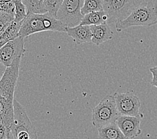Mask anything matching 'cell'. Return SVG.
<instances>
[{
  "label": "cell",
  "mask_w": 157,
  "mask_h": 139,
  "mask_svg": "<svg viewBox=\"0 0 157 139\" xmlns=\"http://www.w3.org/2000/svg\"><path fill=\"white\" fill-rule=\"evenodd\" d=\"M23 56L17 57L6 67L0 81V122L9 131L12 130L14 120V92L19 78L20 67Z\"/></svg>",
  "instance_id": "cell-1"
},
{
  "label": "cell",
  "mask_w": 157,
  "mask_h": 139,
  "mask_svg": "<svg viewBox=\"0 0 157 139\" xmlns=\"http://www.w3.org/2000/svg\"><path fill=\"white\" fill-rule=\"evenodd\" d=\"M46 31L66 32V27L56 17L49 12L28 14L22 23L19 36L25 39L34 33Z\"/></svg>",
  "instance_id": "cell-2"
},
{
  "label": "cell",
  "mask_w": 157,
  "mask_h": 139,
  "mask_svg": "<svg viewBox=\"0 0 157 139\" xmlns=\"http://www.w3.org/2000/svg\"><path fill=\"white\" fill-rule=\"evenodd\" d=\"M157 24V3L154 0H143L125 20L115 23L118 32L130 27H151Z\"/></svg>",
  "instance_id": "cell-3"
},
{
  "label": "cell",
  "mask_w": 157,
  "mask_h": 139,
  "mask_svg": "<svg viewBox=\"0 0 157 139\" xmlns=\"http://www.w3.org/2000/svg\"><path fill=\"white\" fill-rule=\"evenodd\" d=\"M121 116L117 109L114 95H106L92 109V123L99 129L112 123H116Z\"/></svg>",
  "instance_id": "cell-4"
},
{
  "label": "cell",
  "mask_w": 157,
  "mask_h": 139,
  "mask_svg": "<svg viewBox=\"0 0 157 139\" xmlns=\"http://www.w3.org/2000/svg\"><path fill=\"white\" fill-rule=\"evenodd\" d=\"M14 139H38L36 128L24 106L14 100V120L12 129Z\"/></svg>",
  "instance_id": "cell-5"
},
{
  "label": "cell",
  "mask_w": 157,
  "mask_h": 139,
  "mask_svg": "<svg viewBox=\"0 0 157 139\" xmlns=\"http://www.w3.org/2000/svg\"><path fill=\"white\" fill-rule=\"evenodd\" d=\"M143 0H104V10L109 16L108 24L124 20Z\"/></svg>",
  "instance_id": "cell-6"
},
{
  "label": "cell",
  "mask_w": 157,
  "mask_h": 139,
  "mask_svg": "<svg viewBox=\"0 0 157 139\" xmlns=\"http://www.w3.org/2000/svg\"><path fill=\"white\" fill-rule=\"evenodd\" d=\"M84 0H63L57 14V18L66 27H75L80 25L84 15L82 8Z\"/></svg>",
  "instance_id": "cell-7"
},
{
  "label": "cell",
  "mask_w": 157,
  "mask_h": 139,
  "mask_svg": "<svg viewBox=\"0 0 157 139\" xmlns=\"http://www.w3.org/2000/svg\"><path fill=\"white\" fill-rule=\"evenodd\" d=\"M114 96L120 114L137 116L143 118V115L140 112V100L132 91L125 93L115 92Z\"/></svg>",
  "instance_id": "cell-8"
},
{
  "label": "cell",
  "mask_w": 157,
  "mask_h": 139,
  "mask_svg": "<svg viewBox=\"0 0 157 139\" xmlns=\"http://www.w3.org/2000/svg\"><path fill=\"white\" fill-rule=\"evenodd\" d=\"M24 38L19 36L6 43L0 49V61L5 67H9L19 56H24Z\"/></svg>",
  "instance_id": "cell-9"
},
{
  "label": "cell",
  "mask_w": 157,
  "mask_h": 139,
  "mask_svg": "<svg viewBox=\"0 0 157 139\" xmlns=\"http://www.w3.org/2000/svg\"><path fill=\"white\" fill-rule=\"evenodd\" d=\"M141 118L137 116L121 115L117 121V125L128 139L136 138L140 135Z\"/></svg>",
  "instance_id": "cell-10"
},
{
  "label": "cell",
  "mask_w": 157,
  "mask_h": 139,
  "mask_svg": "<svg viewBox=\"0 0 157 139\" xmlns=\"http://www.w3.org/2000/svg\"><path fill=\"white\" fill-rule=\"evenodd\" d=\"M76 44L92 42V33L90 25H78L75 27H66V32Z\"/></svg>",
  "instance_id": "cell-11"
},
{
  "label": "cell",
  "mask_w": 157,
  "mask_h": 139,
  "mask_svg": "<svg viewBox=\"0 0 157 139\" xmlns=\"http://www.w3.org/2000/svg\"><path fill=\"white\" fill-rule=\"evenodd\" d=\"M90 28L92 33V43L96 46H100L113 38L114 33L108 23L92 25H90Z\"/></svg>",
  "instance_id": "cell-12"
},
{
  "label": "cell",
  "mask_w": 157,
  "mask_h": 139,
  "mask_svg": "<svg viewBox=\"0 0 157 139\" xmlns=\"http://www.w3.org/2000/svg\"><path fill=\"white\" fill-rule=\"evenodd\" d=\"M98 139H128L117 123H112L98 129Z\"/></svg>",
  "instance_id": "cell-13"
},
{
  "label": "cell",
  "mask_w": 157,
  "mask_h": 139,
  "mask_svg": "<svg viewBox=\"0 0 157 139\" xmlns=\"http://www.w3.org/2000/svg\"><path fill=\"white\" fill-rule=\"evenodd\" d=\"M109 21V16L104 10L94 12L84 16L80 25H99Z\"/></svg>",
  "instance_id": "cell-14"
},
{
  "label": "cell",
  "mask_w": 157,
  "mask_h": 139,
  "mask_svg": "<svg viewBox=\"0 0 157 139\" xmlns=\"http://www.w3.org/2000/svg\"><path fill=\"white\" fill-rule=\"evenodd\" d=\"M22 22H16L13 21L6 30L0 36V46H3L11 40L17 38L19 37V33L21 27Z\"/></svg>",
  "instance_id": "cell-15"
},
{
  "label": "cell",
  "mask_w": 157,
  "mask_h": 139,
  "mask_svg": "<svg viewBox=\"0 0 157 139\" xmlns=\"http://www.w3.org/2000/svg\"><path fill=\"white\" fill-rule=\"evenodd\" d=\"M28 14H45L48 12L45 7V0H24Z\"/></svg>",
  "instance_id": "cell-16"
},
{
  "label": "cell",
  "mask_w": 157,
  "mask_h": 139,
  "mask_svg": "<svg viewBox=\"0 0 157 139\" xmlns=\"http://www.w3.org/2000/svg\"><path fill=\"white\" fill-rule=\"evenodd\" d=\"M104 10V0H84L82 8V15H86L91 12Z\"/></svg>",
  "instance_id": "cell-17"
},
{
  "label": "cell",
  "mask_w": 157,
  "mask_h": 139,
  "mask_svg": "<svg viewBox=\"0 0 157 139\" xmlns=\"http://www.w3.org/2000/svg\"><path fill=\"white\" fill-rule=\"evenodd\" d=\"M15 3H16V13H15L14 21L16 22H22L28 15L27 7L22 0H15Z\"/></svg>",
  "instance_id": "cell-18"
},
{
  "label": "cell",
  "mask_w": 157,
  "mask_h": 139,
  "mask_svg": "<svg viewBox=\"0 0 157 139\" xmlns=\"http://www.w3.org/2000/svg\"><path fill=\"white\" fill-rule=\"evenodd\" d=\"M63 0H45V7L48 12L57 17V14Z\"/></svg>",
  "instance_id": "cell-19"
},
{
  "label": "cell",
  "mask_w": 157,
  "mask_h": 139,
  "mask_svg": "<svg viewBox=\"0 0 157 139\" xmlns=\"http://www.w3.org/2000/svg\"><path fill=\"white\" fill-rule=\"evenodd\" d=\"M15 20V16L12 14L0 12V33L4 32L7 28Z\"/></svg>",
  "instance_id": "cell-20"
},
{
  "label": "cell",
  "mask_w": 157,
  "mask_h": 139,
  "mask_svg": "<svg viewBox=\"0 0 157 139\" xmlns=\"http://www.w3.org/2000/svg\"><path fill=\"white\" fill-rule=\"evenodd\" d=\"M0 12L7 13L15 16V13H16V3H15V1L0 2Z\"/></svg>",
  "instance_id": "cell-21"
},
{
  "label": "cell",
  "mask_w": 157,
  "mask_h": 139,
  "mask_svg": "<svg viewBox=\"0 0 157 139\" xmlns=\"http://www.w3.org/2000/svg\"><path fill=\"white\" fill-rule=\"evenodd\" d=\"M149 70H150V72L152 75V78L151 82V84L152 86H155V87L157 88V67L151 68Z\"/></svg>",
  "instance_id": "cell-22"
},
{
  "label": "cell",
  "mask_w": 157,
  "mask_h": 139,
  "mask_svg": "<svg viewBox=\"0 0 157 139\" xmlns=\"http://www.w3.org/2000/svg\"><path fill=\"white\" fill-rule=\"evenodd\" d=\"M6 139H14L13 135V133H12V131H11L10 133L8 135V137H7V138Z\"/></svg>",
  "instance_id": "cell-23"
},
{
  "label": "cell",
  "mask_w": 157,
  "mask_h": 139,
  "mask_svg": "<svg viewBox=\"0 0 157 139\" xmlns=\"http://www.w3.org/2000/svg\"><path fill=\"white\" fill-rule=\"evenodd\" d=\"M15 1V0H0V2H11Z\"/></svg>",
  "instance_id": "cell-24"
},
{
  "label": "cell",
  "mask_w": 157,
  "mask_h": 139,
  "mask_svg": "<svg viewBox=\"0 0 157 139\" xmlns=\"http://www.w3.org/2000/svg\"><path fill=\"white\" fill-rule=\"evenodd\" d=\"M22 1H23V2H24V0H22Z\"/></svg>",
  "instance_id": "cell-25"
}]
</instances>
